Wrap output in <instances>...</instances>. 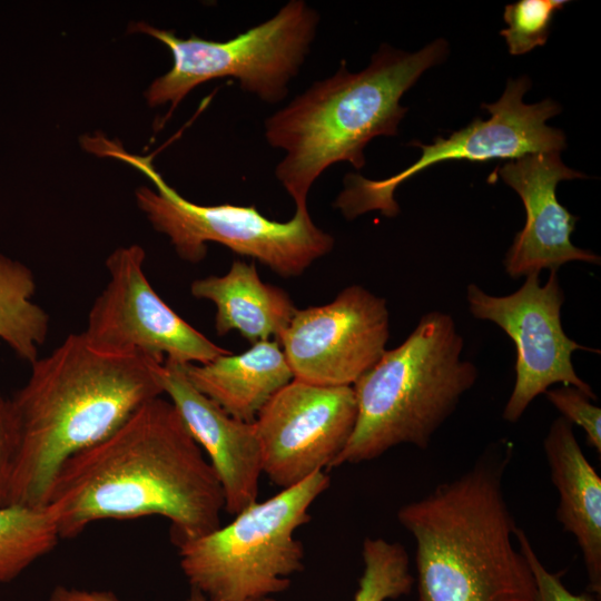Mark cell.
<instances>
[{
  "mask_svg": "<svg viewBox=\"0 0 601 601\" xmlns=\"http://www.w3.org/2000/svg\"><path fill=\"white\" fill-rule=\"evenodd\" d=\"M46 506L60 539L75 538L100 520L158 515L169 520L178 546L221 525L225 497L178 412L158 396L67 460Z\"/></svg>",
  "mask_w": 601,
  "mask_h": 601,
  "instance_id": "1",
  "label": "cell"
},
{
  "mask_svg": "<svg viewBox=\"0 0 601 601\" xmlns=\"http://www.w3.org/2000/svg\"><path fill=\"white\" fill-rule=\"evenodd\" d=\"M159 364L101 351L83 333L68 335L30 364L28 381L10 398L18 451L8 504L45 506L67 460L162 395Z\"/></svg>",
  "mask_w": 601,
  "mask_h": 601,
  "instance_id": "2",
  "label": "cell"
},
{
  "mask_svg": "<svg viewBox=\"0 0 601 601\" xmlns=\"http://www.w3.org/2000/svg\"><path fill=\"white\" fill-rule=\"evenodd\" d=\"M499 453L397 511L415 541L417 601H532L534 578L513 543L503 491L511 452Z\"/></svg>",
  "mask_w": 601,
  "mask_h": 601,
  "instance_id": "3",
  "label": "cell"
},
{
  "mask_svg": "<svg viewBox=\"0 0 601 601\" xmlns=\"http://www.w3.org/2000/svg\"><path fill=\"white\" fill-rule=\"evenodd\" d=\"M446 55L443 39L416 52L382 45L362 71L349 72L342 61L334 75L314 82L265 120L267 142L285 151L275 176L296 210H308V191L328 167L348 161L361 169L372 139L397 135L407 111L401 98Z\"/></svg>",
  "mask_w": 601,
  "mask_h": 601,
  "instance_id": "4",
  "label": "cell"
},
{
  "mask_svg": "<svg viewBox=\"0 0 601 601\" xmlns=\"http://www.w3.org/2000/svg\"><path fill=\"white\" fill-rule=\"evenodd\" d=\"M463 346L451 315L422 316L400 346L352 385L356 422L332 467L374 460L401 444L428 447L477 378L475 365L461 359Z\"/></svg>",
  "mask_w": 601,
  "mask_h": 601,
  "instance_id": "5",
  "label": "cell"
},
{
  "mask_svg": "<svg viewBox=\"0 0 601 601\" xmlns=\"http://www.w3.org/2000/svg\"><path fill=\"white\" fill-rule=\"evenodd\" d=\"M89 151L112 157L142 173L155 186L136 190V201L152 227L165 234L178 256L197 264L207 254L208 242L257 259L283 277L303 274L327 255L334 238L317 227L308 210H295L287 221L263 216L255 206L199 205L184 198L157 171L151 157L129 154L119 141L96 135Z\"/></svg>",
  "mask_w": 601,
  "mask_h": 601,
  "instance_id": "6",
  "label": "cell"
},
{
  "mask_svg": "<svg viewBox=\"0 0 601 601\" xmlns=\"http://www.w3.org/2000/svg\"><path fill=\"white\" fill-rule=\"evenodd\" d=\"M329 485L324 471L255 502L231 522L178 545L190 589L207 601H253L286 591L304 569V548L294 534Z\"/></svg>",
  "mask_w": 601,
  "mask_h": 601,
  "instance_id": "7",
  "label": "cell"
},
{
  "mask_svg": "<svg viewBox=\"0 0 601 601\" xmlns=\"http://www.w3.org/2000/svg\"><path fill=\"white\" fill-rule=\"evenodd\" d=\"M318 13L303 0H290L270 19L226 41L191 35L187 39L171 30L145 22L131 26L159 40L173 55L168 72L156 78L145 97L151 107L170 104L169 115L197 86L231 77L240 88L267 104L286 98L318 26Z\"/></svg>",
  "mask_w": 601,
  "mask_h": 601,
  "instance_id": "8",
  "label": "cell"
},
{
  "mask_svg": "<svg viewBox=\"0 0 601 601\" xmlns=\"http://www.w3.org/2000/svg\"><path fill=\"white\" fill-rule=\"evenodd\" d=\"M530 87L531 81L525 76L510 79L496 102L482 105L491 115L489 119L475 118L447 138H434L431 145L412 141L411 145L422 149L421 157L388 178L371 180L358 174H348L334 206L347 219L371 210L394 217L400 211L394 199L395 189L439 162L513 160L530 154L560 152L566 147L565 136L562 130L548 126L546 120L560 114L561 108L550 99L525 104L523 96Z\"/></svg>",
  "mask_w": 601,
  "mask_h": 601,
  "instance_id": "9",
  "label": "cell"
},
{
  "mask_svg": "<svg viewBox=\"0 0 601 601\" xmlns=\"http://www.w3.org/2000/svg\"><path fill=\"white\" fill-rule=\"evenodd\" d=\"M145 258L139 245L118 247L108 256V283L90 307L82 332L90 344L176 365L206 364L230 353L161 299L145 275Z\"/></svg>",
  "mask_w": 601,
  "mask_h": 601,
  "instance_id": "10",
  "label": "cell"
},
{
  "mask_svg": "<svg viewBox=\"0 0 601 601\" xmlns=\"http://www.w3.org/2000/svg\"><path fill=\"white\" fill-rule=\"evenodd\" d=\"M556 273L551 270L543 286L539 273L529 274L523 285L506 296L489 295L475 284L466 289L471 314L496 324L515 345V383L503 411V418L510 423L518 422L530 403L556 383L597 398L591 386L575 373L571 359L574 351L595 349L578 344L564 333V293Z\"/></svg>",
  "mask_w": 601,
  "mask_h": 601,
  "instance_id": "11",
  "label": "cell"
},
{
  "mask_svg": "<svg viewBox=\"0 0 601 601\" xmlns=\"http://www.w3.org/2000/svg\"><path fill=\"white\" fill-rule=\"evenodd\" d=\"M386 300L359 285L328 304L296 308L279 343L294 378L323 386H352L385 353Z\"/></svg>",
  "mask_w": 601,
  "mask_h": 601,
  "instance_id": "12",
  "label": "cell"
},
{
  "mask_svg": "<svg viewBox=\"0 0 601 601\" xmlns=\"http://www.w3.org/2000/svg\"><path fill=\"white\" fill-rule=\"evenodd\" d=\"M352 386H323L293 378L255 420L262 470L282 490L332 469L356 422Z\"/></svg>",
  "mask_w": 601,
  "mask_h": 601,
  "instance_id": "13",
  "label": "cell"
},
{
  "mask_svg": "<svg viewBox=\"0 0 601 601\" xmlns=\"http://www.w3.org/2000/svg\"><path fill=\"white\" fill-rule=\"evenodd\" d=\"M501 178L520 196L526 213L524 227L515 234L506 252L504 267L512 278L543 268L555 270L572 260L600 264L594 253L571 242L578 217L556 198V185L562 180L585 178L566 167L560 152L530 154L508 160L490 175L487 181Z\"/></svg>",
  "mask_w": 601,
  "mask_h": 601,
  "instance_id": "14",
  "label": "cell"
},
{
  "mask_svg": "<svg viewBox=\"0 0 601 601\" xmlns=\"http://www.w3.org/2000/svg\"><path fill=\"white\" fill-rule=\"evenodd\" d=\"M157 376L162 394L207 454L224 493L226 512L236 515L257 502L263 470L255 423L226 413L190 383L181 365L159 364Z\"/></svg>",
  "mask_w": 601,
  "mask_h": 601,
  "instance_id": "15",
  "label": "cell"
},
{
  "mask_svg": "<svg viewBox=\"0 0 601 601\" xmlns=\"http://www.w3.org/2000/svg\"><path fill=\"white\" fill-rule=\"evenodd\" d=\"M551 481L559 493L556 519L582 553L589 591L601 595V477L587 460L573 425L560 416L543 441Z\"/></svg>",
  "mask_w": 601,
  "mask_h": 601,
  "instance_id": "16",
  "label": "cell"
},
{
  "mask_svg": "<svg viewBox=\"0 0 601 601\" xmlns=\"http://www.w3.org/2000/svg\"><path fill=\"white\" fill-rule=\"evenodd\" d=\"M190 383L226 413L253 423L269 398L293 378L277 341H259L242 354L181 365Z\"/></svg>",
  "mask_w": 601,
  "mask_h": 601,
  "instance_id": "17",
  "label": "cell"
},
{
  "mask_svg": "<svg viewBox=\"0 0 601 601\" xmlns=\"http://www.w3.org/2000/svg\"><path fill=\"white\" fill-rule=\"evenodd\" d=\"M190 293L215 304L219 336L237 331L252 344L270 336L277 341L296 311L283 288L264 283L256 266L243 260H235L223 276L195 279Z\"/></svg>",
  "mask_w": 601,
  "mask_h": 601,
  "instance_id": "18",
  "label": "cell"
},
{
  "mask_svg": "<svg viewBox=\"0 0 601 601\" xmlns=\"http://www.w3.org/2000/svg\"><path fill=\"white\" fill-rule=\"evenodd\" d=\"M36 288L31 269L0 253V341L30 364L39 357L50 323L47 312L32 299Z\"/></svg>",
  "mask_w": 601,
  "mask_h": 601,
  "instance_id": "19",
  "label": "cell"
},
{
  "mask_svg": "<svg viewBox=\"0 0 601 601\" xmlns=\"http://www.w3.org/2000/svg\"><path fill=\"white\" fill-rule=\"evenodd\" d=\"M59 540L57 522L46 505L0 506V583L14 580Z\"/></svg>",
  "mask_w": 601,
  "mask_h": 601,
  "instance_id": "20",
  "label": "cell"
},
{
  "mask_svg": "<svg viewBox=\"0 0 601 601\" xmlns=\"http://www.w3.org/2000/svg\"><path fill=\"white\" fill-rule=\"evenodd\" d=\"M363 572L353 601H387L408 594L415 583L405 548L383 538H366Z\"/></svg>",
  "mask_w": 601,
  "mask_h": 601,
  "instance_id": "21",
  "label": "cell"
},
{
  "mask_svg": "<svg viewBox=\"0 0 601 601\" xmlns=\"http://www.w3.org/2000/svg\"><path fill=\"white\" fill-rule=\"evenodd\" d=\"M566 3V0H519L505 6L503 18L508 28L500 35L509 52L519 56L544 46L554 16Z\"/></svg>",
  "mask_w": 601,
  "mask_h": 601,
  "instance_id": "22",
  "label": "cell"
},
{
  "mask_svg": "<svg viewBox=\"0 0 601 601\" xmlns=\"http://www.w3.org/2000/svg\"><path fill=\"white\" fill-rule=\"evenodd\" d=\"M548 401L569 423L582 427L587 443L601 454V408L593 405L591 398L574 386L548 390Z\"/></svg>",
  "mask_w": 601,
  "mask_h": 601,
  "instance_id": "23",
  "label": "cell"
},
{
  "mask_svg": "<svg viewBox=\"0 0 601 601\" xmlns=\"http://www.w3.org/2000/svg\"><path fill=\"white\" fill-rule=\"evenodd\" d=\"M515 541L534 578L535 589L532 601H594L590 594H575L568 590L562 582V574L560 572L552 573L545 568L535 553L526 533L519 526L515 530Z\"/></svg>",
  "mask_w": 601,
  "mask_h": 601,
  "instance_id": "24",
  "label": "cell"
},
{
  "mask_svg": "<svg viewBox=\"0 0 601 601\" xmlns=\"http://www.w3.org/2000/svg\"><path fill=\"white\" fill-rule=\"evenodd\" d=\"M18 451V431L10 398L0 391V506L9 503Z\"/></svg>",
  "mask_w": 601,
  "mask_h": 601,
  "instance_id": "25",
  "label": "cell"
},
{
  "mask_svg": "<svg viewBox=\"0 0 601 601\" xmlns=\"http://www.w3.org/2000/svg\"><path fill=\"white\" fill-rule=\"evenodd\" d=\"M48 601H122L111 591L86 590L65 585L52 589Z\"/></svg>",
  "mask_w": 601,
  "mask_h": 601,
  "instance_id": "26",
  "label": "cell"
},
{
  "mask_svg": "<svg viewBox=\"0 0 601 601\" xmlns=\"http://www.w3.org/2000/svg\"><path fill=\"white\" fill-rule=\"evenodd\" d=\"M185 601H207L206 598L199 593L196 590L190 589V592L188 597L185 599ZM253 601H275L274 598H267V599H260V600H253Z\"/></svg>",
  "mask_w": 601,
  "mask_h": 601,
  "instance_id": "27",
  "label": "cell"
}]
</instances>
